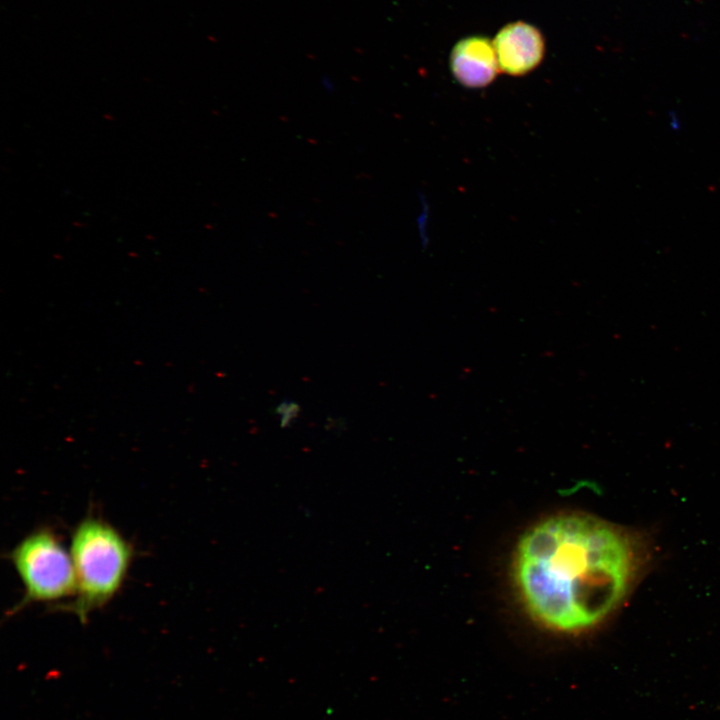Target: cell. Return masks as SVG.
<instances>
[{
    "label": "cell",
    "mask_w": 720,
    "mask_h": 720,
    "mask_svg": "<svg viewBox=\"0 0 720 720\" xmlns=\"http://www.w3.org/2000/svg\"><path fill=\"white\" fill-rule=\"evenodd\" d=\"M636 547L622 530L585 514H561L524 534L514 578L531 617L563 636L600 624L626 595L638 569Z\"/></svg>",
    "instance_id": "obj_1"
},
{
    "label": "cell",
    "mask_w": 720,
    "mask_h": 720,
    "mask_svg": "<svg viewBox=\"0 0 720 720\" xmlns=\"http://www.w3.org/2000/svg\"><path fill=\"white\" fill-rule=\"evenodd\" d=\"M70 554L76 577L74 599L58 605L85 623L120 591L134 551L128 540L110 523L94 516L83 518L73 529Z\"/></svg>",
    "instance_id": "obj_2"
},
{
    "label": "cell",
    "mask_w": 720,
    "mask_h": 720,
    "mask_svg": "<svg viewBox=\"0 0 720 720\" xmlns=\"http://www.w3.org/2000/svg\"><path fill=\"white\" fill-rule=\"evenodd\" d=\"M24 587V595L10 613L29 604L53 602L75 595L76 577L70 551L50 528L25 536L9 553Z\"/></svg>",
    "instance_id": "obj_3"
},
{
    "label": "cell",
    "mask_w": 720,
    "mask_h": 720,
    "mask_svg": "<svg viewBox=\"0 0 720 720\" xmlns=\"http://www.w3.org/2000/svg\"><path fill=\"white\" fill-rule=\"evenodd\" d=\"M493 46L500 71L511 76H523L534 70L545 51L541 32L522 21L504 26L497 33Z\"/></svg>",
    "instance_id": "obj_4"
},
{
    "label": "cell",
    "mask_w": 720,
    "mask_h": 720,
    "mask_svg": "<svg viewBox=\"0 0 720 720\" xmlns=\"http://www.w3.org/2000/svg\"><path fill=\"white\" fill-rule=\"evenodd\" d=\"M456 81L466 88L488 86L500 71L493 42L470 36L456 43L449 59Z\"/></svg>",
    "instance_id": "obj_5"
},
{
    "label": "cell",
    "mask_w": 720,
    "mask_h": 720,
    "mask_svg": "<svg viewBox=\"0 0 720 720\" xmlns=\"http://www.w3.org/2000/svg\"><path fill=\"white\" fill-rule=\"evenodd\" d=\"M300 408L294 401L284 400L276 407V413L280 416L281 426H288L298 416Z\"/></svg>",
    "instance_id": "obj_6"
}]
</instances>
